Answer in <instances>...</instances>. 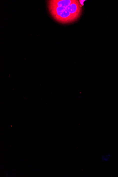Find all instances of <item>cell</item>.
<instances>
[{
    "mask_svg": "<svg viewBox=\"0 0 118 177\" xmlns=\"http://www.w3.org/2000/svg\"><path fill=\"white\" fill-rule=\"evenodd\" d=\"M48 6L50 13L54 19L60 23H70L77 20L69 12L67 8V6L58 7L48 4Z\"/></svg>",
    "mask_w": 118,
    "mask_h": 177,
    "instance_id": "1",
    "label": "cell"
},
{
    "mask_svg": "<svg viewBox=\"0 0 118 177\" xmlns=\"http://www.w3.org/2000/svg\"><path fill=\"white\" fill-rule=\"evenodd\" d=\"M112 157L111 153H107L103 154L101 157V160L103 162H108L110 160Z\"/></svg>",
    "mask_w": 118,
    "mask_h": 177,
    "instance_id": "2",
    "label": "cell"
}]
</instances>
